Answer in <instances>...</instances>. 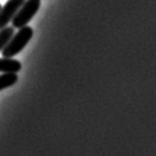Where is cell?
<instances>
[{"instance_id": "6da1fadb", "label": "cell", "mask_w": 156, "mask_h": 156, "mask_svg": "<svg viewBox=\"0 0 156 156\" xmlns=\"http://www.w3.org/2000/svg\"><path fill=\"white\" fill-rule=\"evenodd\" d=\"M33 35H34V31L31 27L25 26L20 29V31L13 35L5 48L2 50L3 57L12 58L15 55H17L30 42V40L33 38Z\"/></svg>"}, {"instance_id": "7a4b0ae2", "label": "cell", "mask_w": 156, "mask_h": 156, "mask_svg": "<svg viewBox=\"0 0 156 156\" xmlns=\"http://www.w3.org/2000/svg\"><path fill=\"white\" fill-rule=\"evenodd\" d=\"M40 6L41 0H26L12 19L13 28L21 29L27 26L40 9Z\"/></svg>"}, {"instance_id": "3957f363", "label": "cell", "mask_w": 156, "mask_h": 156, "mask_svg": "<svg viewBox=\"0 0 156 156\" xmlns=\"http://www.w3.org/2000/svg\"><path fill=\"white\" fill-rule=\"evenodd\" d=\"M26 0H8L0 9V30L9 24Z\"/></svg>"}, {"instance_id": "277c9868", "label": "cell", "mask_w": 156, "mask_h": 156, "mask_svg": "<svg viewBox=\"0 0 156 156\" xmlns=\"http://www.w3.org/2000/svg\"><path fill=\"white\" fill-rule=\"evenodd\" d=\"M22 69V64L19 60L3 57L0 58V72L1 73H17Z\"/></svg>"}, {"instance_id": "5b68a950", "label": "cell", "mask_w": 156, "mask_h": 156, "mask_svg": "<svg viewBox=\"0 0 156 156\" xmlns=\"http://www.w3.org/2000/svg\"><path fill=\"white\" fill-rule=\"evenodd\" d=\"M18 81L17 73H2L0 75V91L13 86Z\"/></svg>"}, {"instance_id": "8992f818", "label": "cell", "mask_w": 156, "mask_h": 156, "mask_svg": "<svg viewBox=\"0 0 156 156\" xmlns=\"http://www.w3.org/2000/svg\"><path fill=\"white\" fill-rule=\"evenodd\" d=\"M14 35L13 27H5L2 30H0V51H1L5 46L10 41V39Z\"/></svg>"}, {"instance_id": "52a82bcc", "label": "cell", "mask_w": 156, "mask_h": 156, "mask_svg": "<svg viewBox=\"0 0 156 156\" xmlns=\"http://www.w3.org/2000/svg\"><path fill=\"white\" fill-rule=\"evenodd\" d=\"M1 7H2V6H1V4H0V9H1Z\"/></svg>"}]
</instances>
